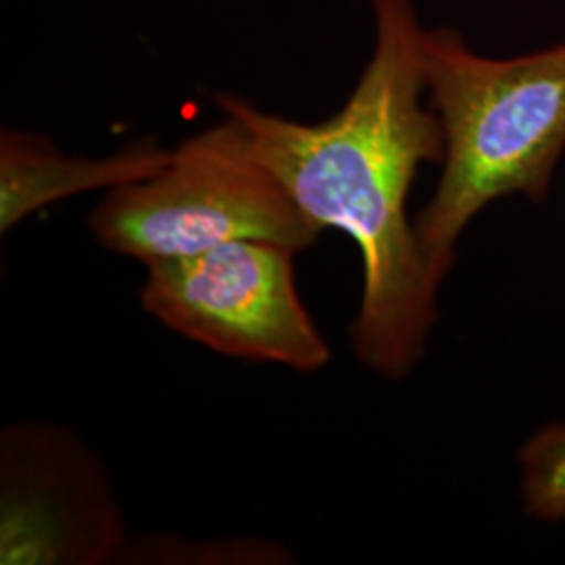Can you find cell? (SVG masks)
<instances>
[{"mask_svg": "<svg viewBox=\"0 0 565 565\" xmlns=\"http://www.w3.org/2000/svg\"><path fill=\"white\" fill-rule=\"evenodd\" d=\"M375 44L342 109L317 124L287 120L254 103L218 95L242 124L256 158L306 218L338 228L361 249L363 294L352 327L361 363L403 380L427 352L438 321L434 281L406 202L419 168L443 162L445 137L424 107V25L413 0H371Z\"/></svg>", "mask_w": 565, "mask_h": 565, "instance_id": "cell-1", "label": "cell"}, {"mask_svg": "<svg viewBox=\"0 0 565 565\" xmlns=\"http://www.w3.org/2000/svg\"><path fill=\"white\" fill-rule=\"evenodd\" d=\"M422 60L445 156L413 226L429 275L443 285L465 228L486 205L509 195L545 202L565 153V42L494 60L461 32L431 28Z\"/></svg>", "mask_w": 565, "mask_h": 565, "instance_id": "cell-2", "label": "cell"}, {"mask_svg": "<svg viewBox=\"0 0 565 565\" xmlns=\"http://www.w3.org/2000/svg\"><path fill=\"white\" fill-rule=\"evenodd\" d=\"M88 226L107 249L145 266L239 239L302 252L321 235L231 116L182 141L153 177L107 191Z\"/></svg>", "mask_w": 565, "mask_h": 565, "instance_id": "cell-3", "label": "cell"}, {"mask_svg": "<svg viewBox=\"0 0 565 565\" xmlns=\"http://www.w3.org/2000/svg\"><path fill=\"white\" fill-rule=\"evenodd\" d=\"M296 254L279 243L239 239L147 264L142 308L224 356L319 371L331 348L298 294Z\"/></svg>", "mask_w": 565, "mask_h": 565, "instance_id": "cell-4", "label": "cell"}, {"mask_svg": "<svg viewBox=\"0 0 565 565\" xmlns=\"http://www.w3.org/2000/svg\"><path fill=\"white\" fill-rule=\"evenodd\" d=\"M172 151L156 142L130 145L109 158L65 156L39 135L2 130L0 231L7 233L51 203L88 191H111L160 172Z\"/></svg>", "mask_w": 565, "mask_h": 565, "instance_id": "cell-5", "label": "cell"}, {"mask_svg": "<svg viewBox=\"0 0 565 565\" xmlns=\"http://www.w3.org/2000/svg\"><path fill=\"white\" fill-rule=\"evenodd\" d=\"M524 511L541 524L565 522V422L541 427L518 452Z\"/></svg>", "mask_w": 565, "mask_h": 565, "instance_id": "cell-6", "label": "cell"}]
</instances>
